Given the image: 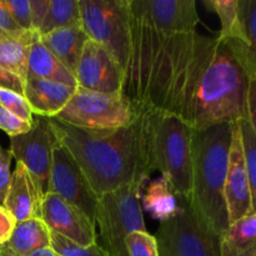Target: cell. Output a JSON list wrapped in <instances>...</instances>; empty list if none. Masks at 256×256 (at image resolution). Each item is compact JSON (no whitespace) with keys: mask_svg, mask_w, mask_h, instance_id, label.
<instances>
[{"mask_svg":"<svg viewBox=\"0 0 256 256\" xmlns=\"http://www.w3.org/2000/svg\"><path fill=\"white\" fill-rule=\"evenodd\" d=\"M16 222L15 218L2 205H0V246L10 239Z\"/></svg>","mask_w":256,"mask_h":256,"instance_id":"36","label":"cell"},{"mask_svg":"<svg viewBox=\"0 0 256 256\" xmlns=\"http://www.w3.org/2000/svg\"><path fill=\"white\" fill-rule=\"evenodd\" d=\"M82 24L79 0H50L46 16L39 30V35L54 30Z\"/></svg>","mask_w":256,"mask_h":256,"instance_id":"25","label":"cell"},{"mask_svg":"<svg viewBox=\"0 0 256 256\" xmlns=\"http://www.w3.org/2000/svg\"><path fill=\"white\" fill-rule=\"evenodd\" d=\"M12 159V156L9 150L4 149L0 144V205L4 204L10 180H12V172H10Z\"/></svg>","mask_w":256,"mask_h":256,"instance_id":"34","label":"cell"},{"mask_svg":"<svg viewBox=\"0 0 256 256\" xmlns=\"http://www.w3.org/2000/svg\"><path fill=\"white\" fill-rule=\"evenodd\" d=\"M76 86L42 79H26L22 88V95L29 102L34 116L56 118L62 112Z\"/></svg>","mask_w":256,"mask_h":256,"instance_id":"18","label":"cell"},{"mask_svg":"<svg viewBox=\"0 0 256 256\" xmlns=\"http://www.w3.org/2000/svg\"><path fill=\"white\" fill-rule=\"evenodd\" d=\"M202 75L194 102L192 126L195 132L248 118L250 76L232 50L220 42Z\"/></svg>","mask_w":256,"mask_h":256,"instance_id":"4","label":"cell"},{"mask_svg":"<svg viewBox=\"0 0 256 256\" xmlns=\"http://www.w3.org/2000/svg\"><path fill=\"white\" fill-rule=\"evenodd\" d=\"M75 80L79 89L122 94L124 70L104 46L89 39L78 62Z\"/></svg>","mask_w":256,"mask_h":256,"instance_id":"13","label":"cell"},{"mask_svg":"<svg viewBox=\"0 0 256 256\" xmlns=\"http://www.w3.org/2000/svg\"><path fill=\"white\" fill-rule=\"evenodd\" d=\"M248 120L256 134V79L250 80L248 92Z\"/></svg>","mask_w":256,"mask_h":256,"instance_id":"37","label":"cell"},{"mask_svg":"<svg viewBox=\"0 0 256 256\" xmlns=\"http://www.w3.org/2000/svg\"><path fill=\"white\" fill-rule=\"evenodd\" d=\"M129 256H159L155 236L148 232H134L125 240Z\"/></svg>","mask_w":256,"mask_h":256,"instance_id":"30","label":"cell"},{"mask_svg":"<svg viewBox=\"0 0 256 256\" xmlns=\"http://www.w3.org/2000/svg\"><path fill=\"white\" fill-rule=\"evenodd\" d=\"M242 136V152H244L245 166L249 178L250 192H252V212L256 214V134L248 118L236 122Z\"/></svg>","mask_w":256,"mask_h":256,"instance_id":"26","label":"cell"},{"mask_svg":"<svg viewBox=\"0 0 256 256\" xmlns=\"http://www.w3.org/2000/svg\"><path fill=\"white\" fill-rule=\"evenodd\" d=\"M49 2L50 0H30L32 32H36V34H39L42 22H44L45 16H46L48 9H49Z\"/></svg>","mask_w":256,"mask_h":256,"instance_id":"35","label":"cell"},{"mask_svg":"<svg viewBox=\"0 0 256 256\" xmlns=\"http://www.w3.org/2000/svg\"><path fill=\"white\" fill-rule=\"evenodd\" d=\"M29 256H58L56 252L52 249V246L49 248H42V249L36 250V252H32Z\"/></svg>","mask_w":256,"mask_h":256,"instance_id":"39","label":"cell"},{"mask_svg":"<svg viewBox=\"0 0 256 256\" xmlns=\"http://www.w3.org/2000/svg\"><path fill=\"white\" fill-rule=\"evenodd\" d=\"M225 202H226L229 225L242 218L252 214V192L245 166L242 136L238 124H234L232 140L230 146L229 165L225 182Z\"/></svg>","mask_w":256,"mask_h":256,"instance_id":"15","label":"cell"},{"mask_svg":"<svg viewBox=\"0 0 256 256\" xmlns=\"http://www.w3.org/2000/svg\"><path fill=\"white\" fill-rule=\"evenodd\" d=\"M245 30L248 49L242 64L250 79H256V0H245Z\"/></svg>","mask_w":256,"mask_h":256,"instance_id":"27","label":"cell"},{"mask_svg":"<svg viewBox=\"0 0 256 256\" xmlns=\"http://www.w3.org/2000/svg\"><path fill=\"white\" fill-rule=\"evenodd\" d=\"M144 112V140L152 172L159 170L178 198L189 202L192 176V135L195 130L178 115Z\"/></svg>","mask_w":256,"mask_h":256,"instance_id":"5","label":"cell"},{"mask_svg":"<svg viewBox=\"0 0 256 256\" xmlns=\"http://www.w3.org/2000/svg\"><path fill=\"white\" fill-rule=\"evenodd\" d=\"M56 142L50 119L42 116H34L32 129L28 132L10 138V154L25 165L42 196L49 190L52 149Z\"/></svg>","mask_w":256,"mask_h":256,"instance_id":"10","label":"cell"},{"mask_svg":"<svg viewBox=\"0 0 256 256\" xmlns=\"http://www.w3.org/2000/svg\"><path fill=\"white\" fill-rule=\"evenodd\" d=\"M50 246L58 256H110L109 252L98 242L90 246H80L55 232H52Z\"/></svg>","mask_w":256,"mask_h":256,"instance_id":"28","label":"cell"},{"mask_svg":"<svg viewBox=\"0 0 256 256\" xmlns=\"http://www.w3.org/2000/svg\"><path fill=\"white\" fill-rule=\"evenodd\" d=\"M48 192L79 208L95 222L98 196L72 152L59 142L52 149Z\"/></svg>","mask_w":256,"mask_h":256,"instance_id":"11","label":"cell"},{"mask_svg":"<svg viewBox=\"0 0 256 256\" xmlns=\"http://www.w3.org/2000/svg\"><path fill=\"white\" fill-rule=\"evenodd\" d=\"M0 86L9 88V89L15 90L18 92H22V84L16 80L15 78L10 76V75L5 74V72H0Z\"/></svg>","mask_w":256,"mask_h":256,"instance_id":"38","label":"cell"},{"mask_svg":"<svg viewBox=\"0 0 256 256\" xmlns=\"http://www.w3.org/2000/svg\"><path fill=\"white\" fill-rule=\"evenodd\" d=\"M139 112L122 94H104L79 89L54 119L89 130H112L129 125Z\"/></svg>","mask_w":256,"mask_h":256,"instance_id":"8","label":"cell"},{"mask_svg":"<svg viewBox=\"0 0 256 256\" xmlns=\"http://www.w3.org/2000/svg\"><path fill=\"white\" fill-rule=\"evenodd\" d=\"M130 12L142 24L164 35L194 32L199 24L195 0H130Z\"/></svg>","mask_w":256,"mask_h":256,"instance_id":"12","label":"cell"},{"mask_svg":"<svg viewBox=\"0 0 256 256\" xmlns=\"http://www.w3.org/2000/svg\"><path fill=\"white\" fill-rule=\"evenodd\" d=\"M216 38L198 32L164 35L130 12V45L122 94L136 112H162L192 125V102Z\"/></svg>","mask_w":256,"mask_h":256,"instance_id":"1","label":"cell"},{"mask_svg":"<svg viewBox=\"0 0 256 256\" xmlns=\"http://www.w3.org/2000/svg\"><path fill=\"white\" fill-rule=\"evenodd\" d=\"M36 35L39 34L22 29L12 19L4 2L0 0V39H14L30 44Z\"/></svg>","mask_w":256,"mask_h":256,"instance_id":"31","label":"cell"},{"mask_svg":"<svg viewBox=\"0 0 256 256\" xmlns=\"http://www.w3.org/2000/svg\"><path fill=\"white\" fill-rule=\"evenodd\" d=\"M155 239L159 256H220V236L182 200L176 214L160 222Z\"/></svg>","mask_w":256,"mask_h":256,"instance_id":"9","label":"cell"},{"mask_svg":"<svg viewBox=\"0 0 256 256\" xmlns=\"http://www.w3.org/2000/svg\"><path fill=\"white\" fill-rule=\"evenodd\" d=\"M82 26L124 70L130 45V0H79Z\"/></svg>","mask_w":256,"mask_h":256,"instance_id":"7","label":"cell"},{"mask_svg":"<svg viewBox=\"0 0 256 256\" xmlns=\"http://www.w3.org/2000/svg\"><path fill=\"white\" fill-rule=\"evenodd\" d=\"M26 79L52 80L76 86L74 75L42 44L39 35H36L29 45Z\"/></svg>","mask_w":256,"mask_h":256,"instance_id":"21","label":"cell"},{"mask_svg":"<svg viewBox=\"0 0 256 256\" xmlns=\"http://www.w3.org/2000/svg\"><path fill=\"white\" fill-rule=\"evenodd\" d=\"M29 42L0 39V72L19 80L24 88L28 76Z\"/></svg>","mask_w":256,"mask_h":256,"instance_id":"24","label":"cell"},{"mask_svg":"<svg viewBox=\"0 0 256 256\" xmlns=\"http://www.w3.org/2000/svg\"><path fill=\"white\" fill-rule=\"evenodd\" d=\"M32 122L20 119L0 105V130L9 135V138L25 134L32 129Z\"/></svg>","mask_w":256,"mask_h":256,"instance_id":"33","label":"cell"},{"mask_svg":"<svg viewBox=\"0 0 256 256\" xmlns=\"http://www.w3.org/2000/svg\"><path fill=\"white\" fill-rule=\"evenodd\" d=\"M52 244V232L40 218L16 222L10 239L0 246V256H29Z\"/></svg>","mask_w":256,"mask_h":256,"instance_id":"19","label":"cell"},{"mask_svg":"<svg viewBox=\"0 0 256 256\" xmlns=\"http://www.w3.org/2000/svg\"><path fill=\"white\" fill-rule=\"evenodd\" d=\"M142 200L144 209L160 222L174 216L180 208L174 188L164 176L148 182Z\"/></svg>","mask_w":256,"mask_h":256,"instance_id":"23","label":"cell"},{"mask_svg":"<svg viewBox=\"0 0 256 256\" xmlns=\"http://www.w3.org/2000/svg\"><path fill=\"white\" fill-rule=\"evenodd\" d=\"M42 44L64 64V66L75 76L78 62L82 56L85 42L89 36L82 24L62 28L45 35H39Z\"/></svg>","mask_w":256,"mask_h":256,"instance_id":"20","label":"cell"},{"mask_svg":"<svg viewBox=\"0 0 256 256\" xmlns=\"http://www.w3.org/2000/svg\"><path fill=\"white\" fill-rule=\"evenodd\" d=\"M234 124H220L192 135V176L189 204L222 239L229 228L225 182Z\"/></svg>","mask_w":256,"mask_h":256,"instance_id":"3","label":"cell"},{"mask_svg":"<svg viewBox=\"0 0 256 256\" xmlns=\"http://www.w3.org/2000/svg\"><path fill=\"white\" fill-rule=\"evenodd\" d=\"M42 199L25 165L16 162L2 206L18 222L35 218L42 219Z\"/></svg>","mask_w":256,"mask_h":256,"instance_id":"16","label":"cell"},{"mask_svg":"<svg viewBox=\"0 0 256 256\" xmlns=\"http://www.w3.org/2000/svg\"><path fill=\"white\" fill-rule=\"evenodd\" d=\"M204 5L219 16L222 22L218 39L225 42L242 62L246 54L245 0H204Z\"/></svg>","mask_w":256,"mask_h":256,"instance_id":"17","label":"cell"},{"mask_svg":"<svg viewBox=\"0 0 256 256\" xmlns=\"http://www.w3.org/2000/svg\"><path fill=\"white\" fill-rule=\"evenodd\" d=\"M50 122L58 142L72 152L98 196L149 180L142 112L129 125L112 130L79 129L54 118Z\"/></svg>","mask_w":256,"mask_h":256,"instance_id":"2","label":"cell"},{"mask_svg":"<svg viewBox=\"0 0 256 256\" xmlns=\"http://www.w3.org/2000/svg\"><path fill=\"white\" fill-rule=\"evenodd\" d=\"M42 220L50 232L80 246L98 242L96 224L79 208L52 192L42 199Z\"/></svg>","mask_w":256,"mask_h":256,"instance_id":"14","label":"cell"},{"mask_svg":"<svg viewBox=\"0 0 256 256\" xmlns=\"http://www.w3.org/2000/svg\"><path fill=\"white\" fill-rule=\"evenodd\" d=\"M144 182L125 185L100 195L95 212L102 246L110 256H129L125 240L134 232H146L142 210Z\"/></svg>","mask_w":256,"mask_h":256,"instance_id":"6","label":"cell"},{"mask_svg":"<svg viewBox=\"0 0 256 256\" xmlns=\"http://www.w3.org/2000/svg\"><path fill=\"white\" fill-rule=\"evenodd\" d=\"M0 105L25 122H34L32 108L22 92H18L9 88L0 86Z\"/></svg>","mask_w":256,"mask_h":256,"instance_id":"29","label":"cell"},{"mask_svg":"<svg viewBox=\"0 0 256 256\" xmlns=\"http://www.w3.org/2000/svg\"><path fill=\"white\" fill-rule=\"evenodd\" d=\"M220 256H256V214L229 225L220 239Z\"/></svg>","mask_w":256,"mask_h":256,"instance_id":"22","label":"cell"},{"mask_svg":"<svg viewBox=\"0 0 256 256\" xmlns=\"http://www.w3.org/2000/svg\"><path fill=\"white\" fill-rule=\"evenodd\" d=\"M9 10L10 15L18 25L25 32H32V6L30 0H2Z\"/></svg>","mask_w":256,"mask_h":256,"instance_id":"32","label":"cell"}]
</instances>
